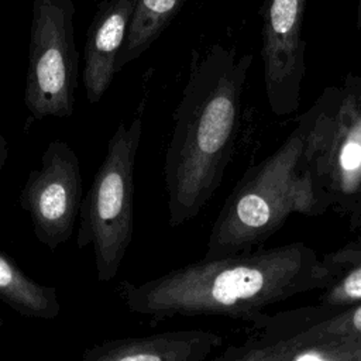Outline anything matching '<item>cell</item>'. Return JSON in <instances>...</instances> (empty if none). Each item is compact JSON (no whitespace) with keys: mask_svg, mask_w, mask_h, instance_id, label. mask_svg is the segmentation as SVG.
<instances>
[{"mask_svg":"<svg viewBox=\"0 0 361 361\" xmlns=\"http://www.w3.org/2000/svg\"><path fill=\"white\" fill-rule=\"evenodd\" d=\"M330 278V268L312 248L292 243L258 252L204 258L138 285L123 281L117 293L130 312L154 319L240 317L322 288Z\"/></svg>","mask_w":361,"mask_h":361,"instance_id":"cell-1","label":"cell"},{"mask_svg":"<svg viewBox=\"0 0 361 361\" xmlns=\"http://www.w3.org/2000/svg\"><path fill=\"white\" fill-rule=\"evenodd\" d=\"M251 55L210 47L190 66L164 161L169 223L193 219L217 190L233 154Z\"/></svg>","mask_w":361,"mask_h":361,"instance_id":"cell-2","label":"cell"},{"mask_svg":"<svg viewBox=\"0 0 361 361\" xmlns=\"http://www.w3.org/2000/svg\"><path fill=\"white\" fill-rule=\"evenodd\" d=\"M319 120L302 124L267 159L248 169L212 228L206 259L221 258L267 240L293 213L317 206L310 164L317 158Z\"/></svg>","mask_w":361,"mask_h":361,"instance_id":"cell-3","label":"cell"},{"mask_svg":"<svg viewBox=\"0 0 361 361\" xmlns=\"http://www.w3.org/2000/svg\"><path fill=\"white\" fill-rule=\"evenodd\" d=\"M142 120L121 121L79 209V248L92 245L96 276L111 282L124 259L134 230V168Z\"/></svg>","mask_w":361,"mask_h":361,"instance_id":"cell-4","label":"cell"},{"mask_svg":"<svg viewBox=\"0 0 361 361\" xmlns=\"http://www.w3.org/2000/svg\"><path fill=\"white\" fill-rule=\"evenodd\" d=\"M75 11L72 0L32 1L23 99L37 120L73 114L79 76Z\"/></svg>","mask_w":361,"mask_h":361,"instance_id":"cell-5","label":"cell"},{"mask_svg":"<svg viewBox=\"0 0 361 361\" xmlns=\"http://www.w3.org/2000/svg\"><path fill=\"white\" fill-rule=\"evenodd\" d=\"M82 199L80 161L68 142L52 140L18 196L35 238L51 251L66 243L72 237Z\"/></svg>","mask_w":361,"mask_h":361,"instance_id":"cell-6","label":"cell"},{"mask_svg":"<svg viewBox=\"0 0 361 361\" xmlns=\"http://www.w3.org/2000/svg\"><path fill=\"white\" fill-rule=\"evenodd\" d=\"M307 0H264L262 47L265 92L278 116L295 111L305 73L303 16Z\"/></svg>","mask_w":361,"mask_h":361,"instance_id":"cell-7","label":"cell"},{"mask_svg":"<svg viewBox=\"0 0 361 361\" xmlns=\"http://www.w3.org/2000/svg\"><path fill=\"white\" fill-rule=\"evenodd\" d=\"M137 0H102L86 31L82 82L89 103L102 100L116 75Z\"/></svg>","mask_w":361,"mask_h":361,"instance_id":"cell-8","label":"cell"},{"mask_svg":"<svg viewBox=\"0 0 361 361\" xmlns=\"http://www.w3.org/2000/svg\"><path fill=\"white\" fill-rule=\"evenodd\" d=\"M220 343L203 330L116 338L87 348L79 361H206Z\"/></svg>","mask_w":361,"mask_h":361,"instance_id":"cell-9","label":"cell"},{"mask_svg":"<svg viewBox=\"0 0 361 361\" xmlns=\"http://www.w3.org/2000/svg\"><path fill=\"white\" fill-rule=\"evenodd\" d=\"M326 134L319 120L317 157L334 189L343 195H354L361 188V100L347 94Z\"/></svg>","mask_w":361,"mask_h":361,"instance_id":"cell-10","label":"cell"},{"mask_svg":"<svg viewBox=\"0 0 361 361\" xmlns=\"http://www.w3.org/2000/svg\"><path fill=\"white\" fill-rule=\"evenodd\" d=\"M0 300L30 319L54 320L61 313L55 286L31 279L13 258L0 250Z\"/></svg>","mask_w":361,"mask_h":361,"instance_id":"cell-11","label":"cell"},{"mask_svg":"<svg viewBox=\"0 0 361 361\" xmlns=\"http://www.w3.org/2000/svg\"><path fill=\"white\" fill-rule=\"evenodd\" d=\"M186 0H137L114 71L141 56L178 16Z\"/></svg>","mask_w":361,"mask_h":361,"instance_id":"cell-12","label":"cell"},{"mask_svg":"<svg viewBox=\"0 0 361 361\" xmlns=\"http://www.w3.org/2000/svg\"><path fill=\"white\" fill-rule=\"evenodd\" d=\"M292 338L283 361H355L361 348V336H320L305 330Z\"/></svg>","mask_w":361,"mask_h":361,"instance_id":"cell-13","label":"cell"},{"mask_svg":"<svg viewBox=\"0 0 361 361\" xmlns=\"http://www.w3.org/2000/svg\"><path fill=\"white\" fill-rule=\"evenodd\" d=\"M324 302L334 306L361 303V258L326 292Z\"/></svg>","mask_w":361,"mask_h":361,"instance_id":"cell-14","label":"cell"},{"mask_svg":"<svg viewBox=\"0 0 361 361\" xmlns=\"http://www.w3.org/2000/svg\"><path fill=\"white\" fill-rule=\"evenodd\" d=\"M307 331L320 336H361V303L307 329Z\"/></svg>","mask_w":361,"mask_h":361,"instance_id":"cell-15","label":"cell"},{"mask_svg":"<svg viewBox=\"0 0 361 361\" xmlns=\"http://www.w3.org/2000/svg\"><path fill=\"white\" fill-rule=\"evenodd\" d=\"M293 345V338H288L262 348H254L241 357L230 361H283Z\"/></svg>","mask_w":361,"mask_h":361,"instance_id":"cell-16","label":"cell"},{"mask_svg":"<svg viewBox=\"0 0 361 361\" xmlns=\"http://www.w3.org/2000/svg\"><path fill=\"white\" fill-rule=\"evenodd\" d=\"M7 159H8V145L3 133L0 131V171L4 168Z\"/></svg>","mask_w":361,"mask_h":361,"instance_id":"cell-17","label":"cell"},{"mask_svg":"<svg viewBox=\"0 0 361 361\" xmlns=\"http://www.w3.org/2000/svg\"><path fill=\"white\" fill-rule=\"evenodd\" d=\"M357 28H361V0H357Z\"/></svg>","mask_w":361,"mask_h":361,"instance_id":"cell-18","label":"cell"},{"mask_svg":"<svg viewBox=\"0 0 361 361\" xmlns=\"http://www.w3.org/2000/svg\"><path fill=\"white\" fill-rule=\"evenodd\" d=\"M355 361H361V348H360V351H358V355H357V360Z\"/></svg>","mask_w":361,"mask_h":361,"instance_id":"cell-19","label":"cell"},{"mask_svg":"<svg viewBox=\"0 0 361 361\" xmlns=\"http://www.w3.org/2000/svg\"><path fill=\"white\" fill-rule=\"evenodd\" d=\"M4 326V320L0 317V327H3Z\"/></svg>","mask_w":361,"mask_h":361,"instance_id":"cell-20","label":"cell"},{"mask_svg":"<svg viewBox=\"0 0 361 361\" xmlns=\"http://www.w3.org/2000/svg\"><path fill=\"white\" fill-rule=\"evenodd\" d=\"M92 1H97V0H92Z\"/></svg>","mask_w":361,"mask_h":361,"instance_id":"cell-21","label":"cell"}]
</instances>
